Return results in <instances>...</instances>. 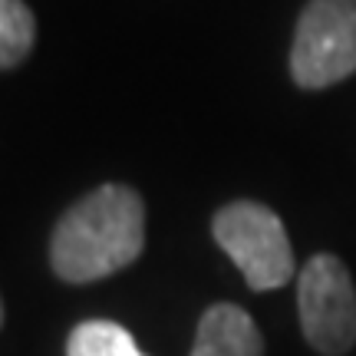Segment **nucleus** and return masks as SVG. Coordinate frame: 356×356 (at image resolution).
<instances>
[{
	"mask_svg": "<svg viewBox=\"0 0 356 356\" xmlns=\"http://www.w3.org/2000/svg\"><path fill=\"white\" fill-rule=\"evenodd\" d=\"M145 248V204L129 185H102L79 198L53 231L50 264L70 284L102 280Z\"/></svg>",
	"mask_w": 356,
	"mask_h": 356,
	"instance_id": "nucleus-1",
	"label": "nucleus"
},
{
	"mask_svg": "<svg viewBox=\"0 0 356 356\" xmlns=\"http://www.w3.org/2000/svg\"><path fill=\"white\" fill-rule=\"evenodd\" d=\"M221 251L238 264L251 291H274L293 277V251L287 228L267 204L231 202L211 221Z\"/></svg>",
	"mask_w": 356,
	"mask_h": 356,
	"instance_id": "nucleus-2",
	"label": "nucleus"
},
{
	"mask_svg": "<svg viewBox=\"0 0 356 356\" xmlns=\"http://www.w3.org/2000/svg\"><path fill=\"white\" fill-rule=\"evenodd\" d=\"M356 73V0H310L297 20L291 76L304 89H327Z\"/></svg>",
	"mask_w": 356,
	"mask_h": 356,
	"instance_id": "nucleus-3",
	"label": "nucleus"
},
{
	"mask_svg": "<svg viewBox=\"0 0 356 356\" xmlns=\"http://www.w3.org/2000/svg\"><path fill=\"white\" fill-rule=\"evenodd\" d=\"M297 310L310 346L323 356H340L356 343V291L340 257L317 254L297 280Z\"/></svg>",
	"mask_w": 356,
	"mask_h": 356,
	"instance_id": "nucleus-4",
	"label": "nucleus"
},
{
	"mask_svg": "<svg viewBox=\"0 0 356 356\" xmlns=\"http://www.w3.org/2000/svg\"><path fill=\"white\" fill-rule=\"evenodd\" d=\"M191 356H264V340L241 307L215 304L198 323Z\"/></svg>",
	"mask_w": 356,
	"mask_h": 356,
	"instance_id": "nucleus-5",
	"label": "nucleus"
},
{
	"mask_svg": "<svg viewBox=\"0 0 356 356\" xmlns=\"http://www.w3.org/2000/svg\"><path fill=\"white\" fill-rule=\"evenodd\" d=\"M66 356H145L126 327L113 320H86L66 340Z\"/></svg>",
	"mask_w": 356,
	"mask_h": 356,
	"instance_id": "nucleus-6",
	"label": "nucleus"
},
{
	"mask_svg": "<svg viewBox=\"0 0 356 356\" xmlns=\"http://www.w3.org/2000/svg\"><path fill=\"white\" fill-rule=\"evenodd\" d=\"M37 20L24 0H0V70H10L33 50Z\"/></svg>",
	"mask_w": 356,
	"mask_h": 356,
	"instance_id": "nucleus-7",
	"label": "nucleus"
},
{
	"mask_svg": "<svg viewBox=\"0 0 356 356\" xmlns=\"http://www.w3.org/2000/svg\"><path fill=\"white\" fill-rule=\"evenodd\" d=\"M0 323H3V304H0Z\"/></svg>",
	"mask_w": 356,
	"mask_h": 356,
	"instance_id": "nucleus-8",
	"label": "nucleus"
}]
</instances>
